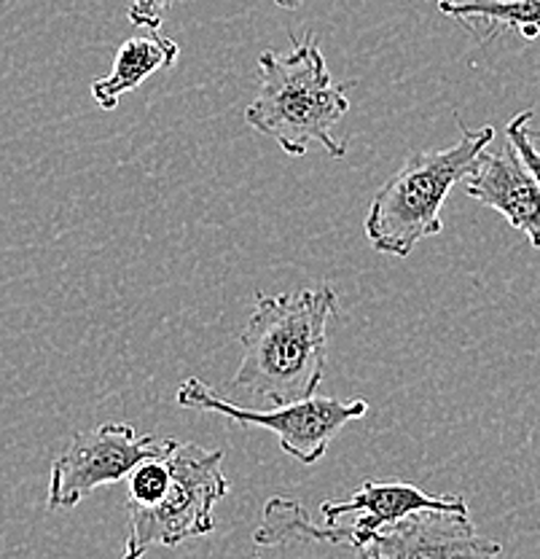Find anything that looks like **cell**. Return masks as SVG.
Listing matches in <instances>:
<instances>
[{
    "label": "cell",
    "mask_w": 540,
    "mask_h": 559,
    "mask_svg": "<svg viewBox=\"0 0 540 559\" xmlns=\"http://www.w3.org/2000/svg\"><path fill=\"white\" fill-rule=\"evenodd\" d=\"M167 465L170 485L165 495L151 506H130V530L121 559H143L154 546L170 549L216 530L213 509L231 487L220 471L224 450L176 444V450L167 454Z\"/></svg>",
    "instance_id": "obj_4"
},
{
    "label": "cell",
    "mask_w": 540,
    "mask_h": 559,
    "mask_svg": "<svg viewBox=\"0 0 540 559\" xmlns=\"http://www.w3.org/2000/svg\"><path fill=\"white\" fill-rule=\"evenodd\" d=\"M530 121H532V110H521V114L514 116V119L508 121V127H505V138L511 140L516 154L521 156L525 167L532 173V178H536L540 186V159H538L536 132L530 130Z\"/></svg>",
    "instance_id": "obj_12"
},
{
    "label": "cell",
    "mask_w": 540,
    "mask_h": 559,
    "mask_svg": "<svg viewBox=\"0 0 540 559\" xmlns=\"http://www.w3.org/2000/svg\"><path fill=\"white\" fill-rule=\"evenodd\" d=\"M360 559H497L503 546L476 533L463 509H425L376 533L356 551Z\"/></svg>",
    "instance_id": "obj_7"
},
{
    "label": "cell",
    "mask_w": 540,
    "mask_h": 559,
    "mask_svg": "<svg viewBox=\"0 0 540 559\" xmlns=\"http://www.w3.org/2000/svg\"><path fill=\"white\" fill-rule=\"evenodd\" d=\"M495 143V140H492ZM487 145L473 159L463 183L470 200L497 210L514 229L525 231L532 248H540V186L521 156L505 138Z\"/></svg>",
    "instance_id": "obj_8"
},
{
    "label": "cell",
    "mask_w": 540,
    "mask_h": 559,
    "mask_svg": "<svg viewBox=\"0 0 540 559\" xmlns=\"http://www.w3.org/2000/svg\"><path fill=\"white\" fill-rule=\"evenodd\" d=\"M259 73V95L245 108L248 124L288 156H304L312 143H321L328 156L345 159L347 143L336 138V127L350 110L352 84H336L315 35L293 40L288 51H264Z\"/></svg>",
    "instance_id": "obj_2"
},
{
    "label": "cell",
    "mask_w": 540,
    "mask_h": 559,
    "mask_svg": "<svg viewBox=\"0 0 540 559\" xmlns=\"http://www.w3.org/2000/svg\"><path fill=\"white\" fill-rule=\"evenodd\" d=\"M180 46L165 35H135L124 40L113 57V70L106 79H97L92 84V97L103 110H113L121 103V97L135 92L143 81L159 70L176 66Z\"/></svg>",
    "instance_id": "obj_9"
},
{
    "label": "cell",
    "mask_w": 540,
    "mask_h": 559,
    "mask_svg": "<svg viewBox=\"0 0 540 559\" xmlns=\"http://www.w3.org/2000/svg\"><path fill=\"white\" fill-rule=\"evenodd\" d=\"M176 401L183 409L211 412V415L229 417L240 425H259V428L272 430L280 441L283 452L304 465L323 460L339 430H345V425L365 417L369 412L365 401H339L325 399V395H310L296 404L272 406V409H248V406L226 401L211 384L196 380V377L183 380Z\"/></svg>",
    "instance_id": "obj_5"
},
{
    "label": "cell",
    "mask_w": 540,
    "mask_h": 559,
    "mask_svg": "<svg viewBox=\"0 0 540 559\" xmlns=\"http://www.w3.org/2000/svg\"><path fill=\"white\" fill-rule=\"evenodd\" d=\"M176 439L137 433L130 423H106L79 433L51 463L49 511L75 509L92 489L127 479L143 460L167 457Z\"/></svg>",
    "instance_id": "obj_6"
},
{
    "label": "cell",
    "mask_w": 540,
    "mask_h": 559,
    "mask_svg": "<svg viewBox=\"0 0 540 559\" xmlns=\"http://www.w3.org/2000/svg\"><path fill=\"white\" fill-rule=\"evenodd\" d=\"M253 559H259V557H253Z\"/></svg>",
    "instance_id": "obj_16"
},
{
    "label": "cell",
    "mask_w": 540,
    "mask_h": 559,
    "mask_svg": "<svg viewBox=\"0 0 540 559\" xmlns=\"http://www.w3.org/2000/svg\"><path fill=\"white\" fill-rule=\"evenodd\" d=\"M176 0H130V9H127V16L135 27H148V31H159L161 22H165V14L170 11V5Z\"/></svg>",
    "instance_id": "obj_13"
},
{
    "label": "cell",
    "mask_w": 540,
    "mask_h": 559,
    "mask_svg": "<svg viewBox=\"0 0 540 559\" xmlns=\"http://www.w3.org/2000/svg\"><path fill=\"white\" fill-rule=\"evenodd\" d=\"M538 159H540V151H538Z\"/></svg>",
    "instance_id": "obj_15"
},
{
    "label": "cell",
    "mask_w": 540,
    "mask_h": 559,
    "mask_svg": "<svg viewBox=\"0 0 540 559\" xmlns=\"http://www.w3.org/2000/svg\"><path fill=\"white\" fill-rule=\"evenodd\" d=\"M277 5H280V9H288V11H293V9H299L301 5V0H275Z\"/></svg>",
    "instance_id": "obj_14"
},
{
    "label": "cell",
    "mask_w": 540,
    "mask_h": 559,
    "mask_svg": "<svg viewBox=\"0 0 540 559\" xmlns=\"http://www.w3.org/2000/svg\"><path fill=\"white\" fill-rule=\"evenodd\" d=\"M444 151H417L400 170L376 191L363 229L376 253L406 259L417 242L444 231L441 207L449 191L466 178L476 156L495 140V127L468 130Z\"/></svg>",
    "instance_id": "obj_3"
},
{
    "label": "cell",
    "mask_w": 540,
    "mask_h": 559,
    "mask_svg": "<svg viewBox=\"0 0 540 559\" xmlns=\"http://www.w3.org/2000/svg\"><path fill=\"white\" fill-rule=\"evenodd\" d=\"M339 314L334 285L299 294L255 296L240 334L242 360L231 388L269 406H288L315 395L325 374L328 323Z\"/></svg>",
    "instance_id": "obj_1"
},
{
    "label": "cell",
    "mask_w": 540,
    "mask_h": 559,
    "mask_svg": "<svg viewBox=\"0 0 540 559\" xmlns=\"http://www.w3.org/2000/svg\"><path fill=\"white\" fill-rule=\"evenodd\" d=\"M439 11L481 38L505 31L540 38V0H439Z\"/></svg>",
    "instance_id": "obj_10"
},
{
    "label": "cell",
    "mask_w": 540,
    "mask_h": 559,
    "mask_svg": "<svg viewBox=\"0 0 540 559\" xmlns=\"http://www.w3.org/2000/svg\"><path fill=\"white\" fill-rule=\"evenodd\" d=\"M127 479H130V503L127 506H151L170 485V465H167V457L143 460Z\"/></svg>",
    "instance_id": "obj_11"
}]
</instances>
